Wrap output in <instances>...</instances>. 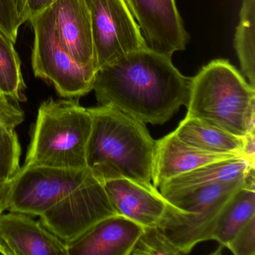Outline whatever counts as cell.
I'll list each match as a JSON object with an SVG mask.
<instances>
[{
	"instance_id": "22",
	"label": "cell",
	"mask_w": 255,
	"mask_h": 255,
	"mask_svg": "<svg viewBox=\"0 0 255 255\" xmlns=\"http://www.w3.org/2000/svg\"><path fill=\"white\" fill-rule=\"evenodd\" d=\"M183 255L156 226L144 227L130 255Z\"/></svg>"
},
{
	"instance_id": "20",
	"label": "cell",
	"mask_w": 255,
	"mask_h": 255,
	"mask_svg": "<svg viewBox=\"0 0 255 255\" xmlns=\"http://www.w3.org/2000/svg\"><path fill=\"white\" fill-rule=\"evenodd\" d=\"M25 89L21 63L14 43L0 31V92L8 99L23 102L26 101Z\"/></svg>"
},
{
	"instance_id": "27",
	"label": "cell",
	"mask_w": 255,
	"mask_h": 255,
	"mask_svg": "<svg viewBox=\"0 0 255 255\" xmlns=\"http://www.w3.org/2000/svg\"><path fill=\"white\" fill-rule=\"evenodd\" d=\"M11 180L0 181V214L4 213L8 207V195L11 188Z\"/></svg>"
},
{
	"instance_id": "18",
	"label": "cell",
	"mask_w": 255,
	"mask_h": 255,
	"mask_svg": "<svg viewBox=\"0 0 255 255\" xmlns=\"http://www.w3.org/2000/svg\"><path fill=\"white\" fill-rule=\"evenodd\" d=\"M255 216V188L243 184L231 195L221 210L212 232L211 240L227 247L244 225Z\"/></svg>"
},
{
	"instance_id": "6",
	"label": "cell",
	"mask_w": 255,
	"mask_h": 255,
	"mask_svg": "<svg viewBox=\"0 0 255 255\" xmlns=\"http://www.w3.org/2000/svg\"><path fill=\"white\" fill-rule=\"evenodd\" d=\"M32 66L35 77L50 82L62 98L85 96L93 91L97 70L79 65L62 48L51 7L32 17Z\"/></svg>"
},
{
	"instance_id": "11",
	"label": "cell",
	"mask_w": 255,
	"mask_h": 255,
	"mask_svg": "<svg viewBox=\"0 0 255 255\" xmlns=\"http://www.w3.org/2000/svg\"><path fill=\"white\" fill-rule=\"evenodd\" d=\"M0 249L3 255H68L66 243L29 215L0 214Z\"/></svg>"
},
{
	"instance_id": "12",
	"label": "cell",
	"mask_w": 255,
	"mask_h": 255,
	"mask_svg": "<svg viewBox=\"0 0 255 255\" xmlns=\"http://www.w3.org/2000/svg\"><path fill=\"white\" fill-rule=\"evenodd\" d=\"M144 227L115 214L66 243L68 255H130Z\"/></svg>"
},
{
	"instance_id": "26",
	"label": "cell",
	"mask_w": 255,
	"mask_h": 255,
	"mask_svg": "<svg viewBox=\"0 0 255 255\" xmlns=\"http://www.w3.org/2000/svg\"><path fill=\"white\" fill-rule=\"evenodd\" d=\"M243 156L252 164H255V129L245 136Z\"/></svg>"
},
{
	"instance_id": "17",
	"label": "cell",
	"mask_w": 255,
	"mask_h": 255,
	"mask_svg": "<svg viewBox=\"0 0 255 255\" xmlns=\"http://www.w3.org/2000/svg\"><path fill=\"white\" fill-rule=\"evenodd\" d=\"M174 132L180 140L196 148L243 156L245 137L237 136L198 119L185 118Z\"/></svg>"
},
{
	"instance_id": "2",
	"label": "cell",
	"mask_w": 255,
	"mask_h": 255,
	"mask_svg": "<svg viewBox=\"0 0 255 255\" xmlns=\"http://www.w3.org/2000/svg\"><path fill=\"white\" fill-rule=\"evenodd\" d=\"M92 129L86 167L100 181L126 178L151 183L156 141L144 124L113 107L89 109Z\"/></svg>"
},
{
	"instance_id": "7",
	"label": "cell",
	"mask_w": 255,
	"mask_h": 255,
	"mask_svg": "<svg viewBox=\"0 0 255 255\" xmlns=\"http://www.w3.org/2000/svg\"><path fill=\"white\" fill-rule=\"evenodd\" d=\"M89 174L88 168L23 165L11 180L7 210L41 216L78 187Z\"/></svg>"
},
{
	"instance_id": "10",
	"label": "cell",
	"mask_w": 255,
	"mask_h": 255,
	"mask_svg": "<svg viewBox=\"0 0 255 255\" xmlns=\"http://www.w3.org/2000/svg\"><path fill=\"white\" fill-rule=\"evenodd\" d=\"M149 48L172 56L186 50L190 37L175 0H125Z\"/></svg>"
},
{
	"instance_id": "16",
	"label": "cell",
	"mask_w": 255,
	"mask_h": 255,
	"mask_svg": "<svg viewBox=\"0 0 255 255\" xmlns=\"http://www.w3.org/2000/svg\"><path fill=\"white\" fill-rule=\"evenodd\" d=\"M255 165L243 156L210 162L168 180L159 187V192L167 198L211 185L229 183L244 177L249 168Z\"/></svg>"
},
{
	"instance_id": "3",
	"label": "cell",
	"mask_w": 255,
	"mask_h": 255,
	"mask_svg": "<svg viewBox=\"0 0 255 255\" xmlns=\"http://www.w3.org/2000/svg\"><path fill=\"white\" fill-rule=\"evenodd\" d=\"M186 118L237 136L255 129V87L226 59H215L192 77Z\"/></svg>"
},
{
	"instance_id": "15",
	"label": "cell",
	"mask_w": 255,
	"mask_h": 255,
	"mask_svg": "<svg viewBox=\"0 0 255 255\" xmlns=\"http://www.w3.org/2000/svg\"><path fill=\"white\" fill-rule=\"evenodd\" d=\"M242 156L210 153L186 144L172 132L156 141L151 183L156 188L180 174L222 159Z\"/></svg>"
},
{
	"instance_id": "1",
	"label": "cell",
	"mask_w": 255,
	"mask_h": 255,
	"mask_svg": "<svg viewBox=\"0 0 255 255\" xmlns=\"http://www.w3.org/2000/svg\"><path fill=\"white\" fill-rule=\"evenodd\" d=\"M191 80L174 66L171 56L146 46L100 68L93 91L100 105L144 125H161L187 105Z\"/></svg>"
},
{
	"instance_id": "14",
	"label": "cell",
	"mask_w": 255,
	"mask_h": 255,
	"mask_svg": "<svg viewBox=\"0 0 255 255\" xmlns=\"http://www.w3.org/2000/svg\"><path fill=\"white\" fill-rule=\"evenodd\" d=\"M103 183L118 214L143 227L156 226L163 216L167 200L152 183L120 178Z\"/></svg>"
},
{
	"instance_id": "28",
	"label": "cell",
	"mask_w": 255,
	"mask_h": 255,
	"mask_svg": "<svg viewBox=\"0 0 255 255\" xmlns=\"http://www.w3.org/2000/svg\"><path fill=\"white\" fill-rule=\"evenodd\" d=\"M0 109L12 113H23L20 108L11 104L8 98L0 92Z\"/></svg>"
},
{
	"instance_id": "9",
	"label": "cell",
	"mask_w": 255,
	"mask_h": 255,
	"mask_svg": "<svg viewBox=\"0 0 255 255\" xmlns=\"http://www.w3.org/2000/svg\"><path fill=\"white\" fill-rule=\"evenodd\" d=\"M92 21L97 69L147 46L125 0H85Z\"/></svg>"
},
{
	"instance_id": "21",
	"label": "cell",
	"mask_w": 255,
	"mask_h": 255,
	"mask_svg": "<svg viewBox=\"0 0 255 255\" xmlns=\"http://www.w3.org/2000/svg\"><path fill=\"white\" fill-rule=\"evenodd\" d=\"M15 127L0 116V181H10L20 170V142Z\"/></svg>"
},
{
	"instance_id": "29",
	"label": "cell",
	"mask_w": 255,
	"mask_h": 255,
	"mask_svg": "<svg viewBox=\"0 0 255 255\" xmlns=\"http://www.w3.org/2000/svg\"><path fill=\"white\" fill-rule=\"evenodd\" d=\"M0 116L9 121L14 126H17L21 123L22 119L20 116L14 114V113H8V112L2 110V109H0Z\"/></svg>"
},
{
	"instance_id": "30",
	"label": "cell",
	"mask_w": 255,
	"mask_h": 255,
	"mask_svg": "<svg viewBox=\"0 0 255 255\" xmlns=\"http://www.w3.org/2000/svg\"><path fill=\"white\" fill-rule=\"evenodd\" d=\"M0 255H3V253H2V250L0 249Z\"/></svg>"
},
{
	"instance_id": "8",
	"label": "cell",
	"mask_w": 255,
	"mask_h": 255,
	"mask_svg": "<svg viewBox=\"0 0 255 255\" xmlns=\"http://www.w3.org/2000/svg\"><path fill=\"white\" fill-rule=\"evenodd\" d=\"M117 214L104 183L90 172L87 178L40 216V222L65 243L78 238L99 221Z\"/></svg>"
},
{
	"instance_id": "19",
	"label": "cell",
	"mask_w": 255,
	"mask_h": 255,
	"mask_svg": "<svg viewBox=\"0 0 255 255\" xmlns=\"http://www.w3.org/2000/svg\"><path fill=\"white\" fill-rule=\"evenodd\" d=\"M255 0H243L234 47L242 73L255 87Z\"/></svg>"
},
{
	"instance_id": "25",
	"label": "cell",
	"mask_w": 255,
	"mask_h": 255,
	"mask_svg": "<svg viewBox=\"0 0 255 255\" xmlns=\"http://www.w3.org/2000/svg\"><path fill=\"white\" fill-rule=\"evenodd\" d=\"M57 0H14L20 26L51 7Z\"/></svg>"
},
{
	"instance_id": "31",
	"label": "cell",
	"mask_w": 255,
	"mask_h": 255,
	"mask_svg": "<svg viewBox=\"0 0 255 255\" xmlns=\"http://www.w3.org/2000/svg\"><path fill=\"white\" fill-rule=\"evenodd\" d=\"M0 31H1V32H2V31L1 30V29H0ZM3 33H4V32H3ZM4 34H5V33H4Z\"/></svg>"
},
{
	"instance_id": "5",
	"label": "cell",
	"mask_w": 255,
	"mask_h": 255,
	"mask_svg": "<svg viewBox=\"0 0 255 255\" xmlns=\"http://www.w3.org/2000/svg\"><path fill=\"white\" fill-rule=\"evenodd\" d=\"M244 177L165 198L166 208L156 227L184 255L190 253L198 243L211 240L221 210Z\"/></svg>"
},
{
	"instance_id": "4",
	"label": "cell",
	"mask_w": 255,
	"mask_h": 255,
	"mask_svg": "<svg viewBox=\"0 0 255 255\" xmlns=\"http://www.w3.org/2000/svg\"><path fill=\"white\" fill-rule=\"evenodd\" d=\"M89 109L78 101H44L38 109L24 165L85 169L92 129Z\"/></svg>"
},
{
	"instance_id": "23",
	"label": "cell",
	"mask_w": 255,
	"mask_h": 255,
	"mask_svg": "<svg viewBox=\"0 0 255 255\" xmlns=\"http://www.w3.org/2000/svg\"><path fill=\"white\" fill-rule=\"evenodd\" d=\"M226 248L235 255H255V216L236 234Z\"/></svg>"
},
{
	"instance_id": "24",
	"label": "cell",
	"mask_w": 255,
	"mask_h": 255,
	"mask_svg": "<svg viewBox=\"0 0 255 255\" xmlns=\"http://www.w3.org/2000/svg\"><path fill=\"white\" fill-rule=\"evenodd\" d=\"M20 27L14 0H0V29L14 44Z\"/></svg>"
},
{
	"instance_id": "13",
	"label": "cell",
	"mask_w": 255,
	"mask_h": 255,
	"mask_svg": "<svg viewBox=\"0 0 255 255\" xmlns=\"http://www.w3.org/2000/svg\"><path fill=\"white\" fill-rule=\"evenodd\" d=\"M51 8L62 48L79 65L98 71L90 13L85 0H57Z\"/></svg>"
}]
</instances>
